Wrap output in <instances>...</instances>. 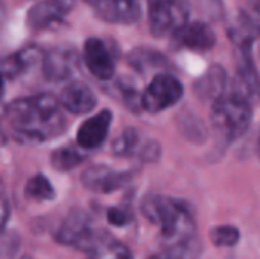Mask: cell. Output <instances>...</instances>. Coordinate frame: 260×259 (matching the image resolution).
I'll list each match as a JSON object with an SVG mask.
<instances>
[{"label": "cell", "instance_id": "cell-27", "mask_svg": "<svg viewBox=\"0 0 260 259\" xmlns=\"http://www.w3.org/2000/svg\"><path fill=\"white\" fill-rule=\"evenodd\" d=\"M52 3L58 8V11L64 15V14H69L73 6H75V0H52Z\"/></svg>", "mask_w": 260, "mask_h": 259}, {"label": "cell", "instance_id": "cell-7", "mask_svg": "<svg viewBox=\"0 0 260 259\" xmlns=\"http://www.w3.org/2000/svg\"><path fill=\"white\" fill-rule=\"evenodd\" d=\"M133 179V171H117L107 165H93L87 168L81 182L84 188L96 194H111L126 186Z\"/></svg>", "mask_w": 260, "mask_h": 259}, {"label": "cell", "instance_id": "cell-16", "mask_svg": "<svg viewBox=\"0 0 260 259\" xmlns=\"http://www.w3.org/2000/svg\"><path fill=\"white\" fill-rule=\"evenodd\" d=\"M62 18V14L58 11V8L52 3V0H43L35 3L29 12H27V26L32 31H44L56 23H59Z\"/></svg>", "mask_w": 260, "mask_h": 259}, {"label": "cell", "instance_id": "cell-18", "mask_svg": "<svg viewBox=\"0 0 260 259\" xmlns=\"http://www.w3.org/2000/svg\"><path fill=\"white\" fill-rule=\"evenodd\" d=\"M128 63L134 70L140 73H146L152 69H161L168 66L166 58L160 52L154 49H148V47L133 49L128 55Z\"/></svg>", "mask_w": 260, "mask_h": 259}, {"label": "cell", "instance_id": "cell-2", "mask_svg": "<svg viewBox=\"0 0 260 259\" xmlns=\"http://www.w3.org/2000/svg\"><path fill=\"white\" fill-rule=\"evenodd\" d=\"M142 214L158 226L163 240L171 246L195 237V217L192 209L178 198L151 195L142 202Z\"/></svg>", "mask_w": 260, "mask_h": 259}, {"label": "cell", "instance_id": "cell-8", "mask_svg": "<svg viewBox=\"0 0 260 259\" xmlns=\"http://www.w3.org/2000/svg\"><path fill=\"white\" fill-rule=\"evenodd\" d=\"M84 63L88 69V72L101 79V81H110L114 75V58L107 47V44L99 38H88L84 43Z\"/></svg>", "mask_w": 260, "mask_h": 259}, {"label": "cell", "instance_id": "cell-24", "mask_svg": "<svg viewBox=\"0 0 260 259\" xmlns=\"http://www.w3.org/2000/svg\"><path fill=\"white\" fill-rule=\"evenodd\" d=\"M107 221L114 227H125L133 223V214L125 208H108Z\"/></svg>", "mask_w": 260, "mask_h": 259}, {"label": "cell", "instance_id": "cell-23", "mask_svg": "<svg viewBox=\"0 0 260 259\" xmlns=\"http://www.w3.org/2000/svg\"><path fill=\"white\" fill-rule=\"evenodd\" d=\"M210 240L216 247H235L241 240V232L235 226H216L210 232Z\"/></svg>", "mask_w": 260, "mask_h": 259}, {"label": "cell", "instance_id": "cell-19", "mask_svg": "<svg viewBox=\"0 0 260 259\" xmlns=\"http://www.w3.org/2000/svg\"><path fill=\"white\" fill-rule=\"evenodd\" d=\"M85 159H87V154L82 148H79L78 145L76 147L66 145L52 153L50 163H52L53 169L66 172V171H70V169L79 166Z\"/></svg>", "mask_w": 260, "mask_h": 259}, {"label": "cell", "instance_id": "cell-6", "mask_svg": "<svg viewBox=\"0 0 260 259\" xmlns=\"http://www.w3.org/2000/svg\"><path fill=\"white\" fill-rule=\"evenodd\" d=\"M184 89L180 79L171 73H158L142 93V108L149 113H160L183 98Z\"/></svg>", "mask_w": 260, "mask_h": 259}, {"label": "cell", "instance_id": "cell-25", "mask_svg": "<svg viewBox=\"0 0 260 259\" xmlns=\"http://www.w3.org/2000/svg\"><path fill=\"white\" fill-rule=\"evenodd\" d=\"M200 11L209 18L219 20L224 17V5L222 0H198Z\"/></svg>", "mask_w": 260, "mask_h": 259}, {"label": "cell", "instance_id": "cell-1", "mask_svg": "<svg viewBox=\"0 0 260 259\" xmlns=\"http://www.w3.org/2000/svg\"><path fill=\"white\" fill-rule=\"evenodd\" d=\"M5 119L20 143H44L66 130L61 102L53 95L38 93L14 99L5 107Z\"/></svg>", "mask_w": 260, "mask_h": 259}, {"label": "cell", "instance_id": "cell-14", "mask_svg": "<svg viewBox=\"0 0 260 259\" xmlns=\"http://www.w3.org/2000/svg\"><path fill=\"white\" fill-rule=\"evenodd\" d=\"M229 76L222 66L213 64L207 69V72L200 76L193 84V92L201 101L216 102L222 96H225Z\"/></svg>", "mask_w": 260, "mask_h": 259}, {"label": "cell", "instance_id": "cell-11", "mask_svg": "<svg viewBox=\"0 0 260 259\" xmlns=\"http://www.w3.org/2000/svg\"><path fill=\"white\" fill-rule=\"evenodd\" d=\"M78 67L76 53L70 49L55 47L49 50L43 58L44 78L52 82H61L69 79Z\"/></svg>", "mask_w": 260, "mask_h": 259}, {"label": "cell", "instance_id": "cell-13", "mask_svg": "<svg viewBox=\"0 0 260 259\" xmlns=\"http://www.w3.org/2000/svg\"><path fill=\"white\" fill-rule=\"evenodd\" d=\"M61 107L73 114H85L96 108L98 98L94 92L81 81H73L67 84L59 95Z\"/></svg>", "mask_w": 260, "mask_h": 259}, {"label": "cell", "instance_id": "cell-4", "mask_svg": "<svg viewBox=\"0 0 260 259\" xmlns=\"http://www.w3.org/2000/svg\"><path fill=\"white\" fill-rule=\"evenodd\" d=\"M55 238L62 246H69L90 255L110 237L108 234L96 231L93 227V221L87 212L81 209H73L61 223L59 229L55 234Z\"/></svg>", "mask_w": 260, "mask_h": 259}, {"label": "cell", "instance_id": "cell-28", "mask_svg": "<svg viewBox=\"0 0 260 259\" xmlns=\"http://www.w3.org/2000/svg\"><path fill=\"white\" fill-rule=\"evenodd\" d=\"M251 9H253V14H250V15L257 21V24L260 26V0H254Z\"/></svg>", "mask_w": 260, "mask_h": 259}, {"label": "cell", "instance_id": "cell-20", "mask_svg": "<svg viewBox=\"0 0 260 259\" xmlns=\"http://www.w3.org/2000/svg\"><path fill=\"white\" fill-rule=\"evenodd\" d=\"M145 142H142V137L137 130L126 128L114 142H113V154L119 157H131L139 156Z\"/></svg>", "mask_w": 260, "mask_h": 259}, {"label": "cell", "instance_id": "cell-21", "mask_svg": "<svg viewBox=\"0 0 260 259\" xmlns=\"http://www.w3.org/2000/svg\"><path fill=\"white\" fill-rule=\"evenodd\" d=\"M24 194L34 202H50L55 198V189L49 179L43 174H35L27 180Z\"/></svg>", "mask_w": 260, "mask_h": 259}, {"label": "cell", "instance_id": "cell-29", "mask_svg": "<svg viewBox=\"0 0 260 259\" xmlns=\"http://www.w3.org/2000/svg\"><path fill=\"white\" fill-rule=\"evenodd\" d=\"M8 202H6V198L3 200V226L6 224V220H8Z\"/></svg>", "mask_w": 260, "mask_h": 259}, {"label": "cell", "instance_id": "cell-15", "mask_svg": "<svg viewBox=\"0 0 260 259\" xmlns=\"http://www.w3.org/2000/svg\"><path fill=\"white\" fill-rule=\"evenodd\" d=\"M44 52L38 46H27L15 53H11L2 61V75L5 79H15L30 67H34L38 61H43Z\"/></svg>", "mask_w": 260, "mask_h": 259}, {"label": "cell", "instance_id": "cell-12", "mask_svg": "<svg viewBox=\"0 0 260 259\" xmlns=\"http://www.w3.org/2000/svg\"><path fill=\"white\" fill-rule=\"evenodd\" d=\"M174 38L181 47L197 52H207L216 44V34L206 21H189L174 35Z\"/></svg>", "mask_w": 260, "mask_h": 259}, {"label": "cell", "instance_id": "cell-10", "mask_svg": "<svg viewBox=\"0 0 260 259\" xmlns=\"http://www.w3.org/2000/svg\"><path fill=\"white\" fill-rule=\"evenodd\" d=\"M94 8L104 21L114 24H133L142 17L140 0H98Z\"/></svg>", "mask_w": 260, "mask_h": 259}, {"label": "cell", "instance_id": "cell-9", "mask_svg": "<svg viewBox=\"0 0 260 259\" xmlns=\"http://www.w3.org/2000/svg\"><path fill=\"white\" fill-rule=\"evenodd\" d=\"M111 121H113V113L111 110L107 108L84 121L76 134V145L84 151H91L99 148L108 136Z\"/></svg>", "mask_w": 260, "mask_h": 259}, {"label": "cell", "instance_id": "cell-26", "mask_svg": "<svg viewBox=\"0 0 260 259\" xmlns=\"http://www.w3.org/2000/svg\"><path fill=\"white\" fill-rule=\"evenodd\" d=\"M160 151L161 150H160V145L157 142L146 140L143 148H142V151H140V154H139V157L142 160H145V162H155L160 157Z\"/></svg>", "mask_w": 260, "mask_h": 259}, {"label": "cell", "instance_id": "cell-31", "mask_svg": "<svg viewBox=\"0 0 260 259\" xmlns=\"http://www.w3.org/2000/svg\"><path fill=\"white\" fill-rule=\"evenodd\" d=\"M21 259H32V258H29V256H24V258H21Z\"/></svg>", "mask_w": 260, "mask_h": 259}, {"label": "cell", "instance_id": "cell-5", "mask_svg": "<svg viewBox=\"0 0 260 259\" xmlns=\"http://www.w3.org/2000/svg\"><path fill=\"white\" fill-rule=\"evenodd\" d=\"M187 0H148V21L154 37L175 35L189 23Z\"/></svg>", "mask_w": 260, "mask_h": 259}, {"label": "cell", "instance_id": "cell-17", "mask_svg": "<svg viewBox=\"0 0 260 259\" xmlns=\"http://www.w3.org/2000/svg\"><path fill=\"white\" fill-rule=\"evenodd\" d=\"M203 253V243L195 235L184 241L175 243L152 255L149 259H200Z\"/></svg>", "mask_w": 260, "mask_h": 259}, {"label": "cell", "instance_id": "cell-22", "mask_svg": "<svg viewBox=\"0 0 260 259\" xmlns=\"http://www.w3.org/2000/svg\"><path fill=\"white\" fill-rule=\"evenodd\" d=\"M90 259H134L131 250L120 241L107 238L96 250L90 253Z\"/></svg>", "mask_w": 260, "mask_h": 259}, {"label": "cell", "instance_id": "cell-3", "mask_svg": "<svg viewBox=\"0 0 260 259\" xmlns=\"http://www.w3.org/2000/svg\"><path fill=\"white\" fill-rule=\"evenodd\" d=\"M253 119V108L248 99L239 93H230L213 102L210 121L216 134L227 143L238 140L247 133Z\"/></svg>", "mask_w": 260, "mask_h": 259}, {"label": "cell", "instance_id": "cell-30", "mask_svg": "<svg viewBox=\"0 0 260 259\" xmlns=\"http://www.w3.org/2000/svg\"><path fill=\"white\" fill-rule=\"evenodd\" d=\"M85 2H88V3H91V5H96V3H98V0H85Z\"/></svg>", "mask_w": 260, "mask_h": 259}]
</instances>
